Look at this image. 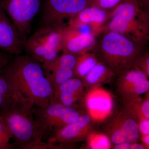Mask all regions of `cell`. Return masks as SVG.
Masks as SVG:
<instances>
[{
  "mask_svg": "<svg viewBox=\"0 0 149 149\" xmlns=\"http://www.w3.org/2000/svg\"><path fill=\"white\" fill-rule=\"evenodd\" d=\"M10 85L23 99L39 107L53 101L54 90L42 65L29 56H16L2 69Z\"/></svg>",
  "mask_w": 149,
  "mask_h": 149,
  "instance_id": "obj_1",
  "label": "cell"
},
{
  "mask_svg": "<svg viewBox=\"0 0 149 149\" xmlns=\"http://www.w3.org/2000/svg\"><path fill=\"white\" fill-rule=\"evenodd\" d=\"M143 50V44L111 31L100 37L95 46L102 63L119 75L138 66Z\"/></svg>",
  "mask_w": 149,
  "mask_h": 149,
  "instance_id": "obj_2",
  "label": "cell"
},
{
  "mask_svg": "<svg viewBox=\"0 0 149 149\" xmlns=\"http://www.w3.org/2000/svg\"><path fill=\"white\" fill-rule=\"evenodd\" d=\"M33 104L26 100L0 110L14 141V147L23 149H47L43 141L32 113Z\"/></svg>",
  "mask_w": 149,
  "mask_h": 149,
  "instance_id": "obj_3",
  "label": "cell"
},
{
  "mask_svg": "<svg viewBox=\"0 0 149 149\" xmlns=\"http://www.w3.org/2000/svg\"><path fill=\"white\" fill-rule=\"evenodd\" d=\"M141 6L135 3L123 1L115 11L108 25L109 31L144 44L148 34V23Z\"/></svg>",
  "mask_w": 149,
  "mask_h": 149,
  "instance_id": "obj_4",
  "label": "cell"
},
{
  "mask_svg": "<svg viewBox=\"0 0 149 149\" xmlns=\"http://www.w3.org/2000/svg\"><path fill=\"white\" fill-rule=\"evenodd\" d=\"M63 25L44 26L27 38L24 51L42 65L54 61L63 51L61 34Z\"/></svg>",
  "mask_w": 149,
  "mask_h": 149,
  "instance_id": "obj_5",
  "label": "cell"
},
{
  "mask_svg": "<svg viewBox=\"0 0 149 149\" xmlns=\"http://www.w3.org/2000/svg\"><path fill=\"white\" fill-rule=\"evenodd\" d=\"M113 111L103 119V133L114 146L137 142L141 134L136 116L125 107Z\"/></svg>",
  "mask_w": 149,
  "mask_h": 149,
  "instance_id": "obj_6",
  "label": "cell"
},
{
  "mask_svg": "<svg viewBox=\"0 0 149 149\" xmlns=\"http://www.w3.org/2000/svg\"><path fill=\"white\" fill-rule=\"evenodd\" d=\"M78 107L51 102L45 107L34 105L32 113L40 136L55 131L77 120L83 113Z\"/></svg>",
  "mask_w": 149,
  "mask_h": 149,
  "instance_id": "obj_7",
  "label": "cell"
},
{
  "mask_svg": "<svg viewBox=\"0 0 149 149\" xmlns=\"http://www.w3.org/2000/svg\"><path fill=\"white\" fill-rule=\"evenodd\" d=\"M40 3V0H0V6L25 41Z\"/></svg>",
  "mask_w": 149,
  "mask_h": 149,
  "instance_id": "obj_8",
  "label": "cell"
},
{
  "mask_svg": "<svg viewBox=\"0 0 149 149\" xmlns=\"http://www.w3.org/2000/svg\"><path fill=\"white\" fill-rule=\"evenodd\" d=\"M94 121L90 114H83L74 122L52 132L47 143L48 149L72 147L93 131Z\"/></svg>",
  "mask_w": 149,
  "mask_h": 149,
  "instance_id": "obj_9",
  "label": "cell"
},
{
  "mask_svg": "<svg viewBox=\"0 0 149 149\" xmlns=\"http://www.w3.org/2000/svg\"><path fill=\"white\" fill-rule=\"evenodd\" d=\"M93 0H45L44 26L63 25L64 19L77 16L83 10L93 6Z\"/></svg>",
  "mask_w": 149,
  "mask_h": 149,
  "instance_id": "obj_10",
  "label": "cell"
},
{
  "mask_svg": "<svg viewBox=\"0 0 149 149\" xmlns=\"http://www.w3.org/2000/svg\"><path fill=\"white\" fill-rule=\"evenodd\" d=\"M77 59L76 55L63 52L54 61L42 65L53 90L62 83L75 77Z\"/></svg>",
  "mask_w": 149,
  "mask_h": 149,
  "instance_id": "obj_11",
  "label": "cell"
},
{
  "mask_svg": "<svg viewBox=\"0 0 149 149\" xmlns=\"http://www.w3.org/2000/svg\"><path fill=\"white\" fill-rule=\"evenodd\" d=\"M25 41L0 6V50L14 56L22 54Z\"/></svg>",
  "mask_w": 149,
  "mask_h": 149,
  "instance_id": "obj_12",
  "label": "cell"
},
{
  "mask_svg": "<svg viewBox=\"0 0 149 149\" xmlns=\"http://www.w3.org/2000/svg\"><path fill=\"white\" fill-rule=\"evenodd\" d=\"M85 84L78 77H72L59 85L54 90L52 102L65 106L78 107L76 103L83 98Z\"/></svg>",
  "mask_w": 149,
  "mask_h": 149,
  "instance_id": "obj_13",
  "label": "cell"
},
{
  "mask_svg": "<svg viewBox=\"0 0 149 149\" xmlns=\"http://www.w3.org/2000/svg\"><path fill=\"white\" fill-rule=\"evenodd\" d=\"M86 103L89 114L94 120L104 119L112 111L111 96L98 88H93L88 93Z\"/></svg>",
  "mask_w": 149,
  "mask_h": 149,
  "instance_id": "obj_14",
  "label": "cell"
},
{
  "mask_svg": "<svg viewBox=\"0 0 149 149\" xmlns=\"http://www.w3.org/2000/svg\"><path fill=\"white\" fill-rule=\"evenodd\" d=\"M95 43V38L91 33L79 34L74 27H64L61 34L62 47L63 52L76 55Z\"/></svg>",
  "mask_w": 149,
  "mask_h": 149,
  "instance_id": "obj_15",
  "label": "cell"
},
{
  "mask_svg": "<svg viewBox=\"0 0 149 149\" xmlns=\"http://www.w3.org/2000/svg\"><path fill=\"white\" fill-rule=\"evenodd\" d=\"M2 69L0 70V110L26 100L10 85Z\"/></svg>",
  "mask_w": 149,
  "mask_h": 149,
  "instance_id": "obj_16",
  "label": "cell"
},
{
  "mask_svg": "<svg viewBox=\"0 0 149 149\" xmlns=\"http://www.w3.org/2000/svg\"><path fill=\"white\" fill-rule=\"evenodd\" d=\"M114 74L103 63H97L83 80L85 85L93 89L109 81Z\"/></svg>",
  "mask_w": 149,
  "mask_h": 149,
  "instance_id": "obj_17",
  "label": "cell"
},
{
  "mask_svg": "<svg viewBox=\"0 0 149 149\" xmlns=\"http://www.w3.org/2000/svg\"><path fill=\"white\" fill-rule=\"evenodd\" d=\"M117 82V93L119 95L137 82L148 79V76L139 68H133L119 75Z\"/></svg>",
  "mask_w": 149,
  "mask_h": 149,
  "instance_id": "obj_18",
  "label": "cell"
},
{
  "mask_svg": "<svg viewBox=\"0 0 149 149\" xmlns=\"http://www.w3.org/2000/svg\"><path fill=\"white\" fill-rule=\"evenodd\" d=\"M106 16L105 12L102 9L91 6L83 10L75 17L82 23H87L91 22L101 23L104 20Z\"/></svg>",
  "mask_w": 149,
  "mask_h": 149,
  "instance_id": "obj_19",
  "label": "cell"
},
{
  "mask_svg": "<svg viewBox=\"0 0 149 149\" xmlns=\"http://www.w3.org/2000/svg\"><path fill=\"white\" fill-rule=\"evenodd\" d=\"M149 89V81L148 79H146L137 82L119 96L125 104L147 93Z\"/></svg>",
  "mask_w": 149,
  "mask_h": 149,
  "instance_id": "obj_20",
  "label": "cell"
},
{
  "mask_svg": "<svg viewBox=\"0 0 149 149\" xmlns=\"http://www.w3.org/2000/svg\"><path fill=\"white\" fill-rule=\"evenodd\" d=\"M97 63L96 57L92 56L77 57L75 68V76L83 80Z\"/></svg>",
  "mask_w": 149,
  "mask_h": 149,
  "instance_id": "obj_21",
  "label": "cell"
},
{
  "mask_svg": "<svg viewBox=\"0 0 149 149\" xmlns=\"http://www.w3.org/2000/svg\"><path fill=\"white\" fill-rule=\"evenodd\" d=\"M86 139L88 147L93 149H107L111 148L108 137L103 133L91 131Z\"/></svg>",
  "mask_w": 149,
  "mask_h": 149,
  "instance_id": "obj_22",
  "label": "cell"
},
{
  "mask_svg": "<svg viewBox=\"0 0 149 149\" xmlns=\"http://www.w3.org/2000/svg\"><path fill=\"white\" fill-rule=\"evenodd\" d=\"M12 136L5 122L0 117V149H10L13 148L10 143Z\"/></svg>",
  "mask_w": 149,
  "mask_h": 149,
  "instance_id": "obj_23",
  "label": "cell"
},
{
  "mask_svg": "<svg viewBox=\"0 0 149 149\" xmlns=\"http://www.w3.org/2000/svg\"><path fill=\"white\" fill-rule=\"evenodd\" d=\"M121 0H93V6L100 8H109L116 5Z\"/></svg>",
  "mask_w": 149,
  "mask_h": 149,
  "instance_id": "obj_24",
  "label": "cell"
},
{
  "mask_svg": "<svg viewBox=\"0 0 149 149\" xmlns=\"http://www.w3.org/2000/svg\"><path fill=\"white\" fill-rule=\"evenodd\" d=\"M15 56L4 51L0 50V70L8 64Z\"/></svg>",
  "mask_w": 149,
  "mask_h": 149,
  "instance_id": "obj_25",
  "label": "cell"
},
{
  "mask_svg": "<svg viewBox=\"0 0 149 149\" xmlns=\"http://www.w3.org/2000/svg\"><path fill=\"white\" fill-rule=\"evenodd\" d=\"M140 111L142 116L145 118L149 119V95L146 98L142 100L140 105Z\"/></svg>",
  "mask_w": 149,
  "mask_h": 149,
  "instance_id": "obj_26",
  "label": "cell"
},
{
  "mask_svg": "<svg viewBox=\"0 0 149 149\" xmlns=\"http://www.w3.org/2000/svg\"><path fill=\"white\" fill-rule=\"evenodd\" d=\"M139 128L141 135L149 134V119L144 118L139 121Z\"/></svg>",
  "mask_w": 149,
  "mask_h": 149,
  "instance_id": "obj_27",
  "label": "cell"
},
{
  "mask_svg": "<svg viewBox=\"0 0 149 149\" xmlns=\"http://www.w3.org/2000/svg\"><path fill=\"white\" fill-rule=\"evenodd\" d=\"M114 149H131V143H125L115 145L113 147Z\"/></svg>",
  "mask_w": 149,
  "mask_h": 149,
  "instance_id": "obj_28",
  "label": "cell"
},
{
  "mask_svg": "<svg viewBox=\"0 0 149 149\" xmlns=\"http://www.w3.org/2000/svg\"><path fill=\"white\" fill-rule=\"evenodd\" d=\"M141 140L143 143V145L145 146L146 148H149V135H141Z\"/></svg>",
  "mask_w": 149,
  "mask_h": 149,
  "instance_id": "obj_29",
  "label": "cell"
},
{
  "mask_svg": "<svg viewBox=\"0 0 149 149\" xmlns=\"http://www.w3.org/2000/svg\"><path fill=\"white\" fill-rule=\"evenodd\" d=\"M144 0H124V1L130 2L135 3L141 5V3L143 2Z\"/></svg>",
  "mask_w": 149,
  "mask_h": 149,
  "instance_id": "obj_30",
  "label": "cell"
}]
</instances>
